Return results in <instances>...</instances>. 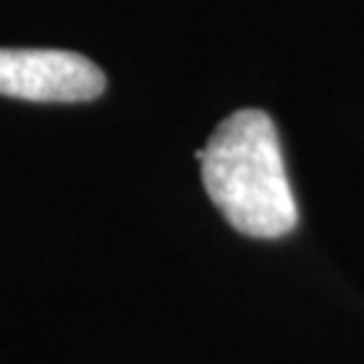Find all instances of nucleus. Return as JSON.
<instances>
[{"instance_id": "nucleus-1", "label": "nucleus", "mask_w": 364, "mask_h": 364, "mask_svg": "<svg viewBox=\"0 0 364 364\" xmlns=\"http://www.w3.org/2000/svg\"><path fill=\"white\" fill-rule=\"evenodd\" d=\"M195 156L213 205L237 232L281 237L297 224V203L273 119L264 111H235Z\"/></svg>"}, {"instance_id": "nucleus-2", "label": "nucleus", "mask_w": 364, "mask_h": 364, "mask_svg": "<svg viewBox=\"0 0 364 364\" xmlns=\"http://www.w3.org/2000/svg\"><path fill=\"white\" fill-rule=\"evenodd\" d=\"M105 90L103 70L63 49H0V95L33 103H84Z\"/></svg>"}]
</instances>
